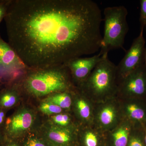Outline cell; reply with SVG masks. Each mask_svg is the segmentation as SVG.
<instances>
[{"instance_id":"1","label":"cell","mask_w":146,"mask_h":146,"mask_svg":"<svg viewBox=\"0 0 146 146\" xmlns=\"http://www.w3.org/2000/svg\"><path fill=\"white\" fill-rule=\"evenodd\" d=\"M8 44L28 68L66 65L100 50L101 11L91 0H11Z\"/></svg>"},{"instance_id":"2","label":"cell","mask_w":146,"mask_h":146,"mask_svg":"<svg viewBox=\"0 0 146 146\" xmlns=\"http://www.w3.org/2000/svg\"><path fill=\"white\" fill-rule=\"evenodd\" d=\"M20 81H13L20 91L35 98L46 97L76 89L66 65L36 69L28 68Z\"/></svg>"},{"instance_id":"3","label":"cell","mask_w":146,"mask_h":146,"mask_svg":"<svg viewBox=\"0 0 146 146\" xmlns=\"http://www.w3.org/2000/svg\"><path fill=\"white\" fill-rule=\"evenodd\" d=\"M117 66L102 55L85 81L77 88L88 97L95 99H108L117 91Z\"/></svg>"},{"instance_id":"4","label":"cell","mask_w":146,"mask_h":146,"mask_svg":"<svg viewBox=\"0 0 146 146\" xmlns=\"http://www.w3.org/2000/svg\"><path fill=\"white\" fill-rule=\"evenodd\" d=\"M104 30L100 53L108 54L110 51L124 49L125 39L128 31L127 9L123 6L110 7L104 10Z\"/></svg>"},{"instance_id":"5","label":"cell","mask_w":146,"mask_h":146,"mask_svg":"<svg viewBox=\"0 0 146 146\" xmlns=\"http://www.w3.org/2000/svg\"><path fill=\"white\" fill-rule=\"evenodd\" d=\"M37 115L34 109L27 105L21 106L7 117L3 131L5 139L18 141L37 130Z\"/></svg>"},{"instance_id":"6","label":"cell","mask_w":146,"mask_h":146,"mask_svg":"<svg viewBox=\"0 0 146 146\" xmlns=\"http://www.w3.org/2000/svg\"><path fill=\"white\" fill-rule=\"evenodd\" d=\"M143 29L133 40L129 49L123 59L117 66V83L129 73L145 63V40Z\"/></svg>"},{"instance_id":"7","label":"cell","mask_w":146,"mask_h":146,"mask_svg":"<svg viewBox=\"0 0 146 146\" xmlns=\"http://www.w3.org/2000/svg\"><path fill=\"white\" fill-rule=\"evenodd\" d=\"M117 91L126 99H146V66H139L118 83Z\"/></svg>"},{"instance_id":"8","label":"cell","mask_w":146,"mask_h":146,"mask_svg":"<svg viewBox=\"0 0 146 146\" xmlns=\"http://www.w3.org/2000/svg\"><path fill=\"white\" fill-rule=\"evenodd\" d=\"M27 69L16 51L0 36V80L4 79L9 82Z\"/></svg>"},{"instance_id":"9","label":"cell","mask_w":146,"mask_h":146,"mask_svg":"<svg viewBox=\"0 0 146 146\" xmlns=\"http://www.w3.org/2000/svg\"><path fill=\"white\" fill-rule=\"evenodd\" d=\"M36 131L48 146H73L78 135L76 128L60 127L48 120Z\"/></svg>"},{"instance_id":"10","label":"cell","mask_w":146,"mask_h":146,"mask_svg":"<svg viewBox=\"0 0 146 146\" xmlns=\"http://www.w3.org/2000/svg\"><path fill=\"white\" fill-rule=\"evenodd\" d=\"M102 55L100 53L90 57H79L68 62V67L73 83L76 82L78 86L83 83L101 60Z\"/></svg>"},{"instance_id":"11","label":"cell","mask_w":146,"mask_h":146,"mask_svg":"<svg viewBox=\"0 0 146 146\" xmlns=\"http://www.w3.org/2000/svg\"><path fill=\"white\" fill-rule=\"evenodd\" d=\"M115 102L108 101L99 106L94 114V122L101 131H110L119 121V111Z\"/></svg>"},{"instance_id":"12","label":"cell","mask_w":146,"mask_h":146,"mask_svg":"<svg viewBox=\"0 0 146 146\" xmlns=\"http://www.w3.org/2000/svg\"><path fill=\"white\" fill-rule=\"evenodd\" d=\"M72 107L76 117L81 123L87 126L94 123V111L88 97L77 88L72 91Z\"/></svg>"},{"instance_id":"13","label":"cell","mask_w":146,"mask_h":146,"mask_svg":"<svg viewBox=\"0 0 146 146\" xmlns=\"http://www.w3.org/2000/svg\"><path fill=\"white\" fill-rule=\"evenodd\" d=\"M125 118L129 120L135 126H146V104L143 100L128 99L123 105Z\"/></svg>"},{"instance_id":"14","label":"cell","mask_w":146,"mask_h":146,"mask_svg":"<svg viewBox=\"0 0 146 146\" xmlns=\"http://www.w3.org/2000/svg\"><path fill=\"white\" fill-rule=\"evenodd\" d=\"M21 99V92L13 81L0 92V108L8 110L16 107Z\"/></svg>"},{"instance_id":"15","label":"cell","mask_w":146,"mask_h":146,"mask_svg":"<svg viewBox=\"0 0 146 146\" xmlns=\"http://www.w3.org/2000/svg\"><path fill=\"white\" fill-rule=\"evenodd\" d=\"M134 125L125 118L117 125L110 130V137L112 146H127Z\"/></svg>"},{"instance_id":"16","label":"cell","mask_w":146,"mask_h":146,"mask_svg":"<svg viewBox=\"0 0 146 146\" xmlns=\"http://www.w3.org/2000/svg\"><path fill=\"white\" fill-rule=\"evenodd\" d=\"M73 91L55 93L45 97L42 101L56 105L64 110H70L72 105Z\"/></svg>"},{"instance_id":"17","label":"cell","mask_w":146,"mask_h":146,"mask_svg":"<svg viewBox=\"0 0 146 146\" xmlns=\"http://www.w3.org/2000/svg\"><path fill=\"white\" fill-rule=\"evenodd\" d=\"M78 132L83 146H102V136L98 129L89 126Z\"/></svg>"},{"instance_id":"18","label":"cell","mask_w":146,"mask_h":146,"mask_svg":"<svg viewBox=\"0 0 146 146\" xmlns=\"http://www.w3.org/2000/svg\"><path fill=\"white\" fill-rule=\"evenodd\" d=\"M48 121L55 125L65 128H76L71 116L67 113H63L50 116Z\"/></svg>"},{"instance_id":"19","label":"cell","mask_w":146,"mask_h":146,"mask_svg":"<svg viewBox=\"0 0 146 146\" xmlns=\"http://www.w3.org/2000/svg\"><path fill=\"white\" fill-rule=\"evenodd\" d=\"M127 146H146L144 140L143 127L134 126Z\"/></svg>"},{"instance_id":"20","label":"cell","mask_w":146,"mask_h":146,"mask_svg":"<svg viewBox=\"0 0 146 146\" xmlns=\"http://www.w3.org/2000/svg\"><path fill=\"white\" fill-rule=\"evenodd\" d=\"M39 110L44 115L49 117L64 112V110L59 106L43 101L39 105Z\"/></svg>"},{"instance_id":"21","label":"cell","mask_w":146,"mask_h":146,"mask_svg":"<svg viewBox=\"0 0 146 146\" xmlns=\"http://www.w3.org/2000/svg\"><path fill=\"white\" fill-rule=\"evenodd\" d=\"M34 132L29 133L24 137L23 146H48L36 131V134L33 133Z\"/></svg>"},{"instance_id":"22","label":"cell","mask_w":146,"mask_h":146,"mask_svg":"<svg viewBox=\"0 0 146 146\" xmlns=\"http://www.w3.org/2000/svg\"><path fill=\"white\" fill-rule=\"evenodd\" d=\"M140 23L141 29H143L146 27V0L140 1Z\"/></svg>"},{"instance_id":"23","label":"cell","mask_w":146,"mask_h":146,"mask_svg":"<svg viewBox=\"0 0 146 146\" xmlns=\"http://www.w3.org/2000/svg\"><path fill=\"white\" fill-rule=\"evenodd\" d=\"M11 0H0V23L5 18Z\"/></svg>"},{"instance_id":"24","label":"cell","mask_w":146,"mask_h":146,"mask_svg":"<svg viewBox=\"0 0 146 146\" xmlns=\"http://www.w3.org/2000/svg\"><path fill=\"white\" fill-rule=\"evenodd\" d=\"M7 111L8 110L0 108V129H3L4 125Z\"/></svg>"},{"instance_id":"25","label":"cell","mask_w":146,"mask_h":146,"mask_svg":"<svg viewBox=\"0 0 146 146\" xmlns=\"http://www.w3.org/2000/svg\"><path fill=\"white\" fill-rule=\"evenodd\" d=\"M16 140L5 139V141L1 144V146H20Z\"/></svg>"},{"instance_id":"26","label":"cell","mask_w":146,"mask_h":146,"mask_svg":"<svg viewBox=\"0 0 146 146\" xmlns=\"http://www.w3.org/2000/svg\"><path fill=\"white\" fill-rule=\"evenodd\" d=\"M5 140V137L3 129H0V145L2 144Z\"/></svg>"},{"instance_id":"27","label":"cell","mask_w":146,"mask_h":146,"mask_svg":"<svg viewBox=\"0 0 146 146\" xmlns=\"http://www.w3.org/2000/svg\"><path fill=\"white\" fill-rule=\"evenodd\" d=\"M143 131L144 142L146 146V126L143 127Z\"/></svg>"},{"instance_id":"28","label":"cell","mask_w":146,"mask_h":146,"mask_svg":"<svg viewBox=\"0 0 146 146\" xmlns=\"http://www.w3.org/2000/svg\"><path fill=\"white\" fill-rule=\"evenodd\" d=\"M145 64L146 66V46H145Z\"/></svg>"},{"instance_id":"29","label":"cell","mask_w":146,"mask_h":146,"mask_svg":"<svg viewBox=\"0 0 146 146\" xmlns=\"http://www.w3.org/2000/svg\"></svg>"},{"instance_id":"30","label":"cell","mask_w":146,"mask_h":146,"mask_svg":"<svg viewBox=\"0 0 146 146\" xmlns=\"http://www.w3.org/2000/svg\"></svg>"}]
</instances>
